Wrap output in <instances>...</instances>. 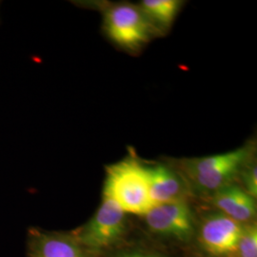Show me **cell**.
Wrapping results in <instances>:
<instances>
[{
  "instance_id": "1",
  "label": "cell",
  "mask_w": 257,
  "mask_h": 257,
  "mask_svg": "<svg viewBox=\"0 0 257 257\" xmlns=\"http://www.w3.org/2000/svg\"><path fill=\"white\" fill-rule=\"evenodd\" d=\"M103 197L115 203L125 213L145 215L155 206L150 194L146 166L134 158L107 166Z\"/></svg>"
},
{
  "instance_id": "2",
  "label": "cell",
  "mask_w": 257,
  "mask_h": 257,
  "mask_svg": "<svg viewBox=\"0 0 257 257\" xmlns=\"http://www.w3.org/2000/svg\"><path fill=\"white\" fill-rule=\"evenodd\" d=\"M249 157L250 149L245 146L224 154L194 158L187 162V173L198 189L215 193L231 184Z\"/></svg>"
},
{
  "instance_id": "3",
  "label": "cell",
  "mask_w": 257,
  "mask_h": 257,
  "mask_svg": "<svg viewBox=\"0 0 257 257\" xmlns=\"http://www.w3.org/2000/svg\"><path fill=\"white\" fill-rule=\"evenodd\" d=\"M125 230V212L115 203L103 197L100 207L92 218L72 233L84 248L95 256L119 242Z\"/></svg>"
},
{
  "instance_id": "4",
  "label": "cell",
  "mask_w": 257,
  "mask_h": 257,
  "mask_svg": "<svg viewBox=\"0 0 257 257\" xmlns=\"http://www.w3.org/2000/svg\"><path fill=\"white\" fill-rule=\"evenodd\" d=\"M104 26L113 42L128 50L138 49L151 35L150 20L132 4H117L106 11Z\"/></svg>"
},
{
  "instance_id": "5",
  "label": "cell",
  "mask_w": 257,
  "mask_h": 257,
  "mask_svg": "<svg viewBox=\"0 0 257 257\" xmlns=\"http://www.w3.org/2000/svg\"><path fill=\"white\" fill-rule=\"evenodd\" d=\"M145 216L148 227L156 233L182 241L193 235V214L185 200L154 206Z\"/></svg>"
},
{
  "instance_id": "6",
  "label": "cell",
  "mask_w": 257,
  "mask_h": 257,
  "mask_svg": "<svg viewBox=\"0 0 257 257\" xmlns=\"http://www.w3.org/2000/svg\"><path fill=\"white\" fill-rule=\"evenodd\" d=\"M28 257H94L75 239L72 232L30 229Z\"/></svg>"
},
{
  "instance_id": "7",
  "label": "cell",
  "mask_w": 257,
  "mask_h": 257,
  "mask_svg": "<svg viewBox=\"0 0 257 257\" xmlns=\"http://www.w3.org/2000/svg\"><path fill=\"white\" fill-rule=\"evenodd\" d=\"M243 224L217 212L208 215L201 227V243L212 255H230L237 246Z\"/></svg>"
},
{
  "instance_id": "8",
  "label": "cell",
  "mask_w": 257,
  "mask_h": 257,
  "mask_svg": "<svg viewBox=\"0 0 257 257\" xmlns=\"http://www.w3.org/2000/svg\"><path fill=\"white\" fill-rule=\"evenodd\" d=\"M212 203L221 213L240 224L250 222L256 215L254 198L234 184L227 185L216 191Z\"/></svg>"
},
{
  "instance_id": "9",
  "label": "cell",
  "mask_w": 257,
  "mask_h": 257,
  "mask_svg": "<svg viewBox=\"0 0 257 257\" xmlns=\"http://www.w3.org/2000/svg\"><path fill=\"white\" fill-rule=\"evenodd\" d=\"M149 188L154 205L185 200V185L178 175L162 164L146 166Z\"/></svg>"
},
{
  "instance_id": "10",
  "label": "cell",
  "mask_w": 257,
  "mask_h": 257,
  "mask_svg": "<svg viewBox=\"0 0 257 257\" xmlns=\"http://www.w3.org/2000/svg\"><path fill=\"white\" fill-rule=\"evenodd\" d=\"M182 3L179 0H144L140 9L149 20L168 27L175 20Z\"/></svg>"
},
{
  "instance_id": "11",
  "label": "cell",
  "mask_w": 257,
  "mask_h": 257,
  "mask_svg": "<svg viewBox=\"0 0 257 257\" xmlns=\"http://www.w3.org/2000/svg\"><path fill=\"white\" fill-rule=\"evenodd\" d=\"M230 257H257V228L255 224L243 226V230Z\"/></svg>"
},
{
  "instance_id": "12",
  "label": "cell",
  "mask_w": 257,
  "mask_h": 257,
  "mask_svg": "<svg viewBox=\"0 0 257 257\" xmlns=\"http://www.w3.org/2000/svg\"><path fill=\"white\" fill-rule=\"evenodd\" d=\"M242 179L245 186V191L253 198L257 195V168L255 163H249L242 170Z\"/></svg>"
},
{
  "instance_id": "13",
  "label": "cell",
  "mask_w": 257,
  "mask_h": 257,
  "mask_svg": "<svg viewBox=\"0 0 257 257\" xmlns=\"http://www.w3.org/2000/svg\"><path fill=\"white\" fill-rule=\"evenodd\" d=\"M115 257H162L156 253H147V252H131V253H124Z\"/></svg>"
}]
</instances>
